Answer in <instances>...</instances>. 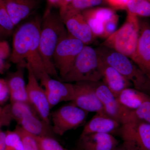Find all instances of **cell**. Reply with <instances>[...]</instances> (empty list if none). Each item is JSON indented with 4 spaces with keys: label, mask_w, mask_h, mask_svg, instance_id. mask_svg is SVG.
Instances as JSON below:
<instances>
[{
    "label": "cell",
    "mask_w": 150,
    "mask_h": 150,
    "mask_svg": "<svg viewBox=\"0 0 150 150\" xmlns=\"http://www.w3.org/2000/svg\"><path fill=\"white\" fill-rule=\"evenodd\" d=\"M41 21L40 17H35L17 29L14 34L12 51L9 56L10 61L19 67L29 65L38 81L47 73L39 50Z\"/></svg>",
    "instance_id": "1"
},
{
    "label": "cell",
    "mask_w": 150,
    "mask_h": 150,
    "mask_svg": "<svg viewBox=\"0 0 150 150\" xmlns=\"http://www.w3.org/2000/svg\"><path fill=\"white\" fill-rule=\"evenodd\" d=\"M68 34L60 14L47 10L41 21L39 50L47 73L51 77L60 80L53 62V55L59 41Z\"/></svg>",
    "instance_id": "2"
},
{
    "label": "cell",
    "mask_w": 150,
    "mask_h": 150,
    "mask_svg": "<svg viewBox=\"0 0 150 150\" xmlns=\"http://www.w3.org/2000/svg\"><path fill=\"white\" fill-rule=\"evenodd\" d=\"M96 49L100 57L130 81L134 88L150 96L149 79L130 58L104 46Z\"/></svg>",
    "instance_id": "3"
},
{
    "label": "cell",
    "mask_w": 150,
    "mask_h": 150,
    "mask_svg": "<svg viewBox=\"0 0 150 150\" xmlns=\"http://www.w3.org/2000/svg\"><path fill=\"white\" fill-rule=\"evenodd\" d=\"M127 13L124 24L106 38L100 46L123 54L133 61L139 41L140 21L137 16Z\"/></svg>",
    "instance_id": "4"
},
{
    "label": "cell",
    "mask_w": 150,
    "mask_h": 150,
    "mask_svg": "<svg viewBox=\"0 0 150 150\" xmlns=\"http://www.w3.org/2000/svg\"><path fill=\"white\" fill-rule=\"evenodd\" d=\"M99 56L96 49L85 45L76 58L69 71L61 80L64 82L101 81Z\"/></svg>",
    "instance_id": "5"
},
{
    "label": "cell",
    "mask_w": 150,
    "mask_h": 150,
    "mask_svg": "<svg viewBox=\"0 0 150 150\" xmlns=\"http://www.w3.org/2000/svg\"><path fill=\"white\" fill-rule=\"evenodd\" d=\"M88 113L72 102L59 108L50 115L54 134L63 136L67 131L81 126L86 121Z\"/></svg>",
    "instance_id": "6"
},
{
    "label": "cell",
    "mask_w": 150,
    "mask_h": 150,
    "mask_svg": "<svg viewBox=\"0 0 150 150\" xmlns=\"http://www.w3.org/2000/svg\"><path fill=\"white\" fill-rule=\"evenodd\" d=\"M85 46L81 41L69 33L59 41L54 51L53 59L61 80L69 71Z\"/></svg>",
    "instance_id": "7"
},
{
    "label": "cell",
    "mask_w": 150,
    "mask_h": 150,
    "mask_svg": "<svg viewBox=\"0 0 150 150\" xmlns=\"http://www.w3.org/2000/svg\"><path fill=\"white\" fill-rule=\"evenodd\" d=\"M91 83L102 105L105 113L121 125L129 122L131 110L121 105L117 98L102 81L91 82Z\"/></svg>",
    "instance_id": "8"
},
{
    "label": "cell",
    "mask_w": 150,
    "mask_h": 150,
    "mask_svg": "<svg viewBox=\"0 0 150 150\" xmlns=\"http://www.w3.org/2000/svg\"><path fill=\"white\" fill-rule=\"evenodd\" d=\"M26 67L28 70L26 90L29 103L39 115L40 119L49 126H52L50 121L51 108L44 88L40 85L29 65H26Z\"/></svg>",
    "instance_id": "9"
},
{
    "label": "cell",
    "mask_w": 150,
    "mask_h": 150,
    "mask_svg": "<svg viewBox=\"0 0 150 150\" xmlns=\"http://www.w3.org/2000/svg\"><path fill=\"white\" fill-rule=\"evenodd\" d=\"M75 105L87 112H104L103 105L93 88L91 82H77L73 84Z\"/></svg>",
    "instance_id": "10"
},
{
    "label": "cell",
    "mask_w": 150,
    "mask_h": 150,
    "mask_svg": "<svg viewBox=\"0 0 150 150\" xmlns=\"http://www.w3.org/2000/svg\"><path fill=\"white\" fill-rule=\"evenodd\" d=\"M123 141L136 142L142 150H150V123L133 120L121 125L118 131Z\"/></svg>",
    "instance_id": "11"
},
{
    "label": "cell",
    "mask_w": 150,
    "mask_h": 150,
    "mask_svg": "<svg viewBox=\"0 0 150 150\" xmlns=\"http://www.w3.org/2000/svg\"><path fill=\"white\" fill-rule=\"evenodd\" d=\"M68 33L85 45L93 43L96 38L93 35L81 12L66 13L62 17Z\"/></svg>",
    "instance_id": "12"
},
{
    "label": "cell",
    "mask_w": 150,
    "mask_h": 150,
    "mask_svg": "<svg viewBox=\"0 0 150 150\" xmlns=\"http://www.w3.org/2000/svg\"><path fill=\"white\" fill-rule=\"evenodd\" d=\"M133 61L150 80V23L147 21L140 22L139 41Z\"/></svg>",
    "instance_id": "13"
},
{
    "label": "cell",
    "mask_w": 150,
    "mask_h": 150,
    "mask_svg": "<svg viewBox=\"0 0 150 150\" xmlns=\"http://www.w3.org/2000/svg\"><path fill=\"white\" fill-rule=\"evenodd\" d=\"M119 144L112 134L93 133L80 136L74 150H113Z\"/></svg>",
    "instance_id": "14"
},
{
    "label": "cell",
    "mask_w": 150,
    "mask_h": 150,
    "mask_svg": "<svg viewBox=\"0 0 150 150\" xmlns=\"http://www.w3.org/2000/svg\"><path fill=\"white\" fill-rule=\"evenodd\" d=\"M102 81L117 98L122 91L133 86L132 83L115 68L108 64L99 56Z\"/></svg>",
    "instance_id": "15"
},
{
    "label": "cell",
    "mask_w": 150,
    "mask_h": 150,
    "mask_svg": "<svg viewBox=\"0 0 150 150\" xmlns=\"http://www.w3.org/2000/svg\"><path fill=\"white\" fill-rule=\"evenodd\" d=\"M121 124L108 116L104 112H96L84 127L80 136L93 134H118Z\"/></svg>",
    "instance_id": "16"
},
{
    "label": "cell",
    "mask_w": 150,
    "mask_h": 150,
    "mask_svg": "<svg viewBox=\"0 0 150 150\" xmlns=\"http://www.w3.org/2000/svg\"><path fill=\"white\" fill-rule=\"evenodd\" d=\"M15 26L31 14L38 5L37 0H4Z\"/></svg>",
    "instance_id": "17"
},
{
    "label": "cell",
    "mask_w": 150,
    "mask_h": 150,
    "mask_svg": "<svg viewBox=\"0 0 150 150\" xmlns=\"http://www.w3.org/2000/svg\"><path fill=\"white\" fill-rule=\"evenodd\" d=\"M41 86L62 98L63 101H71L74 98L73 83L64 82L51 77L47 73L43 75L40 80Z\"/></svg>",
    "instance_id": "18"
},
{
    "label": "cell",
    "mask_w": 150,
    "mask_h": 150,
    "mask_svg": "<svg viewBox=\"0 0 150 150\" xmlns=\"http://www.w3.org/2000/svg\"><path fill=\"white\" fill-rule=\"evenodd\" d=\"M20 126L28 133L38 137H54V134L52 126L46 124L42 119H40L35 114L27 115L20 120Z\"/></svg>",
    "instance_id": "19"
},
{
    "label": "cell",
    "mask_w": 150,
    "mask_h": 150,
    "mask_svg": "<svg viewBox=\"0 0 150 150\" xmlns=\"http://www.w3.org/2000/svg\"><path fill=\"white\" fill-rule=\"evenodd\" d=\"M150 96L133 88H128L119 93L117 98L123 107L133 110L138 108Z\"/></svg>",
    "instance_id": "20"
},
{
    "label": "cell",
    "mask_w": 150,
    "mask_h": 150,
    "mask_svg": "<svg viewBox=\"0 0 150 150\" xmlns=\"http://www.w3.org/2000/svg\"><path fill=\"white\" fill-rule=\"evenodd\" d=\"M127 12L139 17H150V0H130L126 6Z\"/></svg>",
    "instance_id": "21"
},
{
    "label": "cell",
    "mask_w": 150,
    "mask_h": 150,
    "mask_svg": "<svg viewBox=\"0 0 150 150\" xmlns=\"http://www.w3.org/2000/svg\"><path fill=\"white\" fill-rule=\"evenodd\" d=\"M105 3H106L105 0H73L67 6L64 15L65 13L81 12L85 10L101 5Z\"/></svg>",
    "instance_id": "22"
},
{
    "label": "cell",
    "mask_w": 150,
    "mask_h": 150,
    "mask_svg": "<svg viewBox=\"0 0 150 150\" xmlns=\"http://www.w3.org/2000/svg\"><path fill=\"white\" fill-rule=\"evenodd\" d=\"M10 109L12 118H14L18 122L27 115L35 114L32 106L26 103H11L10 105Z\"/></svg>",
    "instance_id": "23"
},
{
    "label": "cell",
    "mask_w": 150,
    "mask_h": 150,
    "mask_svg": "<svg viewBox=\"0 0 150 150\" xmlns=\"http://www.w3.org/2000/svg\"><path fill=\"white\" fill-rule=\"evenodd\" d=\"M139 120L150 123V98L135 110H131L129 121Z\"/></svg>",
    "instance_id": "24"
},
{
    "label": "cell",
    "mask_w": 150,
    "mask_h": 150,
    "mask_svg": "<svg viewBox=\"0 0 150 150\" xmlns=\"http://www.w3.org/2000/svg\"><path fill=\"white\" fill-rule=\"evenodd\" d=\"M15 130L21 137L23 150H39L35 136L28 133L20 126H17Z\"/></svg>",
    "instance_id": "25"
},
{
    "label": "cell",
    "mask_w": 150,
    "mask_h": 150,
    "mask_svg": "<svg viewBox=\"0 0 150 150\" xmlns=\"http://www.w3.org/2000/svg\"><path fill=\"white\" fill-rule=\"evenodd\" d=\"M35 138L39 150H69L64 147L54 137L35 136Z\"/></svg>",
    "instance_id": "26"
},
{
    "label": "cell",
    "mask_w": 150,
    "mask_h": 150,
    "mask_svg": "<svg viewBox=\"0 0 150 150\" xmlns=\"http://www.w3.org/2000/svg\"><path fill=\"white\" fill-rule=\"evenodd\" d=\"M5 150H23L21 139L15 130L6 133Z\"/></svg>",
    "instance_id": "27"
},
{
    "label": "cell",
    "mask_w": 150,
    "mask_h": 150,
    "mask_svg": "<svg viewBox=\"0 0 150 150\" xmlns=\"http://www.w3.org/2000/svg\"><path fill=\"white\" fill-rule=\"evenodd\" d=\"M0 26L10 34L15 26L9 16L5 3L4 0H0Z\"/></svg>",
    "instance_id": "28"
},
{
    "label": "cell",
    "mask_w": 150,
    "mask_h": 150,
    "mask_svg": "<svg viewBox=\"0 0 150 150\" xmlns=\"http://www.w3.org/2000/svg\"><path fill=\"white\" fill-rule=\"evenodd\" d=\"M12 118L11 115L9 108L8 106L4 108L2 115L0 117V150H5V139L6 134L2 130V127L9 123L11 118Z\"/></svg>",
    "instance_id": "29"
},
{
    "label": "cell",
    "mask_w": 150,
    "mask_h": 150,
    "mask_svg": "<svg viewBox=\"0 0 150 150\" xmlns=\"http://www.w3.org/2000/svg\"><path fill=\"white\" fill-rule=\"evenodd\" d=\"M119 16L115 13L113 16L104 23V33L103 38L106 39L117 30Z\"/></svg>",
    "instance_id": "30"
},
{
    "label": "cell",
    "mask_w": 150,
    "mask_h": 150,
    "mask_svg": "<svg viewBox=\"0 0 150 150\" xmlns=\"http://www.w3.org/2000/svg\"><path fill=\"white\" fill-rule=\"evenodd\" d=\"M10 98V91L6 80L0 78V105Z\"/></svg>",
    "instance_id": "31"
},
{
    "label": "cell",
    "mask_w": 150,
    "mask_h": 150,
    "mask_svg": "<svg viewBox=\"0 0 150 150\" xmlns=\"http://www.w3.org/2000/svg\"><path fill=\"white\" fill-rule=\"evenodd\" d=\"M46 98L51 108L63 101L62 98L56 93H54L48 90L44 89Z\"/></svg>",
    "instance_id": "32"
},
{
    "label": "cell",
    "mask_w": 150,
    "mask_h": 150,
    "mask_svg": "<svg viewBox=\"0 0 150 150\" xmlns=\"http://www.w3.org/2000/svg\"><path fill=\"white\" fill-rule=\"evenodd\" d=\"M113 150H142L136 142L131 141H123V142Z\"/></svg>",
    "instance_id": "33"
},
{
    "label": "cell",
    "mask_w": 150,
    "mask_h": 150,
    "mask_svg": "<svg viewBox=\"0 0 150 150\" xmlns=\"http://www.w3.org/2000/svg\"><path fill=\"white\" fill-rule=\"evenodd\" d=\"M130 0H105V2L112 7V9L126 10V6Z\"/></svg>",
    "instance_id": "34"
},
{
    "label": "cell",
    "mask_w": 150,
    "mask_h": 150,
    "mask_svg": "<svg viewBox=\"0 0 150 150\" xmlns=\"http://www.w3.org/2000/svg\"><path fill=\"white\" fill-rule=\"evenodd\" d=\"M11 52L8 43L5 40L0 41V56L4 59L9 57Z\"/></svg>",
    "instance_id": "35"
},
{
    "label": "cell",
    "mask_w": 150,
    "mask_h": 150,
    "mask_svg": "<svg viewBox=\"0 0 150 150\" xmlns=\"http://www.w3.org/2000/svg\"><path fill=\"white\" fill-rule=\"evenodd\" d=\"M72 1H73V0H60L59 7L60 8L59 14L61 17L63 16V15L64 13L67 6Z\"/></svg>",
    "instance_id": "36"
},
{
    "label": "cell",
    "mask_w": 150,
    "mask_h": 150,
    "mask_svg": "<svg viewBox=\"0 0 150 150\" xmlns=\"http://www.w3.org/2000/svg\"><path fill=\"white\" fill-rule=\"evenodd\" d=\"M5 59L0 56V74H2L7 68L8 66L5 62Z\"/></svg>",
    "instance_id": "37"
},
{
    "label": "cell",
    "mask_w": 150,
    "mask_h": 150,
    "mask_svg": "<svg viewBox=\"0 0 150 150\" xmlns=\"http://www.w3.org/2000/svg\"><path fill=\"white\" fill-rule=\"evenodd\" d=\"M8 35V33L5 30V29L0 26V41L3 40L1 39L3 38Z\"/></svg>",
    "instance_id": "38"
},
{
    "label": "cell",
    "mask_w": 150,
    "mask_h": 150,
    "mask_svg": "<svg viewBox=\"0 0 150 150\" xmlns=\"http://www.w3.org/2000/svg\"><path fill=\"white\" fill-rule=\"evenodd\" d=\"M49 6H58L60 0H47Z\"/></svg>",
    "instance_id": "39"
},
{
    "label": "cell",
    "mask_w": 150,
    "mask_h": 150,
    "mask_svg": "<svg viewBox=\"0 0 150 150\" xmlns=\"http://www.w3.org/2000/svg\"><path fill=\"white\" fill-rule=\"evenodd\" d=\"M4 108H2L1 107V105H0V117L2 115L3 112H4Z\"/></svg>",
    "instance_id": "40"
}]
</instances>
